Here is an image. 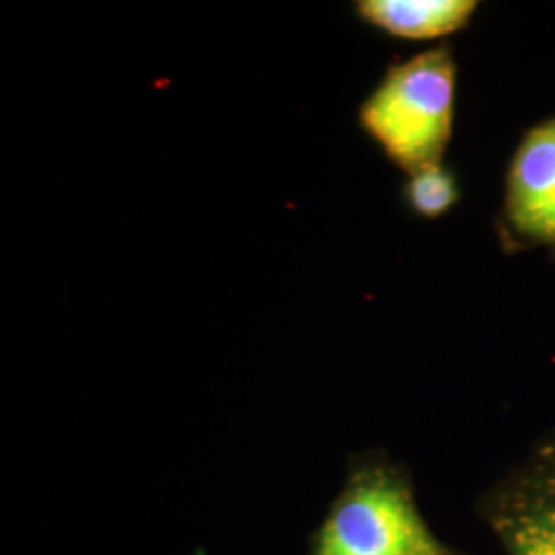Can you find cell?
<instances>
[{
  "instance_id": "cell-1",
  "label": "cell",
  "mask_w": 555,
  "mask_h": 555,
  "mask_svg": "<svg viewBox=\"0 0 555 555\" xmlns=\"http://www.w3.org/2000/svg\"><path fill=\"white\" fill-rule=\"evenodd\" d=\"M456 62L447 43L391 64L360 103V130L412 176L440 165L453 139Z\"/></svg>"
},
{
  "instance_id": "cell-2",
  "label": "cell",
  "mask_w": 555,
  "mask_h": 555,
  "mask_svg": "<svg viewBox=\"0 0 555 555\" xmlns=\"http://www.w3.org/2000/svg\"><path fill=\"white\" fill-rule=\"evenodd\" d=\"M318 555H451L417 511L405 476L366 463L350 476L319 535Z\"/></svg>"
},
{
  "instance_id": "cell-3",
  "label": "cell",
  "mask_w": 555,
  "mask_h": 555,
  "mask_svg": "<svg viewBox=\"0 0 555 555\" xmlns=\"http://www.w3.org/2000/svg\"><path fill=\"white\" fill-rule=\"evenodd\" d=\"M481 516L504 555H555V430L481 500Z\"/></svg>"
},
{
  "instance_id": "cell-4",
  "label": "cell",
  "mask_w": 555,
  "mask_h": 555,
  "mask_svg": "<svg viewBox=\"0 0 555 555\" xmlns=\"http://www.w3.org/2000/svg\"><path fill=\"white\" fill-rule=\"evenodd\" d=\"M502 215L508 237L555 251V118L539 121L518 142Z\"/></svg>"
},
{
  "instance_id": "cell-5",
  "label": "cell",
  "mask_w": 555,
  "mask_h": 555,
  "mask_svg": "<svg viewBox=\"0 0 555 555\" xmlns=\"http://www.w3.org/2000/svg\"><path fill=\"white\" fill-rule=\"evenodd\" d=\"M476 0H358L364 25L403 41H437L463 31L476 15Z\"/></svg>"
},
{
  "instance_id": "cell-6",
  "label": "cell",
  "mask_w": 555,
  "mask_h": 555,
  "mask_svg": "<svg viewBox=\"0 0 555 555\" xmlns=\"http://www.w3.org/2000/svg\"><path fill=\"white\" fill-rule=\"evenodd\" d=\"M401 196L412 215L420 219L435 220L455 208L461 198V190L455 173L440 163L408 176Z\"/></svg>"
}]
</instances>
